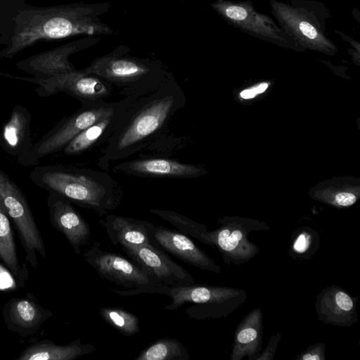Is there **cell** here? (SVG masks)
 I'll use <instances>...</instances> for the list:
<instances>
[{
	"mask_svg": "<svg viewBox=\"0 0 360 360\" xmlns=\"http://www.w3.org/2000/svg\"><path fill=\"white\" fill-rule=\"evenodd\" d=\"M186 102L184 90L170 72L157 89L136 98L122 113L101 150L99 167L108 172L113 163L137 155L170 132L172 117Z\"/></svg>",
	"mask_w": 360,
	"mask_h": 360,
	"instance_id": "obj_1",
	"label": "cell"
},
{
	"mask_svg": "<svg viewBox=\"0 0 360 360\" xmlns=\"http://www.w3.org/2000/svg\"><path fill=\"white\" fill-rule=\"evenodd\" d=\"M110 6L108 3H77L22 12L16 18L11 43L0 52V58H11L41 39L112 34L113 30L100 18Z\"/></svg>",
	"mask_w": 360,
	"mask_h": 360,
	"instance_id": "obj_2",
	"label": "cell"
},
{
	"mask_svg": "<svg viewBox=\"0 0 360 360\" xmlns=\"http://www.w3.org/2000/svg\"><path fill=\"white\" fill-rule=\"evenodd\" d=\"M29 178L37 186L90 210L100 217L115 210L123 197L122 187L107 171L84 165L36 166Z\"/></svg>",
	"mask_w": 360,
	"mask_h": 360,
	"instance_id": "obj_3",
	"label": "cell"
},
{
	"mask_svg": "<svg viewBox=\"0 0 360 360\" xmlns=\"http://www.w3.org/2000/svg\"><path fill=\"white\" fill-rule=\"evenodd\" d=\"M119 46L97 58L82 70L120 89L124 96H141L157 89L170 74L160 61L129 54Z\"/></svg>",
	"mask_w": 360,
	"mask_h": 360,
	"instance_id": "obj_4",
	"label": "cell"
},
{
	"mask_svg": "<svg viewBox=\"0 0 360 360\" xmlns=\"http://www.w3.org/2000/svg\"><path fill=\"white\" fill-rule=\"evenodd\" d=\"M271 12L278 25L304 49L333 55L338 47L326 32L327 11L316 1H270Z\"/></svg>",
	"mask_w": 360,
	"mask_h": 360,
	"instance_id": "obj_5",
	"label": "cell"
},
{
	"mask_svg": "<svg viewBox=\"0 0 360 360\" xmlns=\"http://www.w3.org/2000/svg\"><path fill=\"white\" fill-rule=\"evenodd\" d=\"M166 295L171 297L172 302L165 309L174 311L186 303L194 304L185 312L197 320L225 318L248 298V292L244 290L195 283L169 286Z\"/></svg>",
	"mask_w": 360,
	"mask_h": 360,
	"instance_id": "obj_6",
	"label": "cell"
},
{
	"mask_svg": "<svg viewBox=\"0 0 360 360\" xmlns=\"http://www.w3.org/2000/svg\"><path fill=\"white\" fill-rule=\"evenodd\" d=\"M83 257L102 278L128 289H112L113 293L131 296L141 293L165 295L167 291L168 285L160 282L131 259L116 252L103 250L98 242H94L84 252Z\"/></svg>",
	"mask_w": 360,
	"mask_h": 360,
	"instance_id": "obj_7",
	"label": "cell"
},
{
	"mask_svg": "<svg viewBox=\"0 0 360 360\" xmlns=\"http://www.w3.org/2000/svg\"><path fill=\"white\" fill-rule=\"evenodd\" d=\"M123 98L103 105L81 108L74 113L63 118L26 153L17 158L22 166H35L39 161L63 149L82 131L115 110Z\"/></svg>",
	"mask_w": 360,
	"mask_h": 360,
	"instance_id": "obj_8",
	"label": "cell"
},
{
	"mask_svg": "<svg viewBox=\"0 0 360 360\" xmlns=\"http://www.w3.org/2000/svg\"><path fill=\"white\" fill-rule=\"evenodd\" d=\"M0 200L18 232L25 252L26 261L34 269H37V253L45 259L47 258L45 244L26 195L15 182L1 169Z\"/></svg>",
	"mask_w": 360,
	"mask_h": 360,
	"instance_id": "obj_9",
	"label": "cell"
},
{
	"mask_svg": "<svg viewBox=\"0 0 360 360\" xmlns=\"http://www.w3.org/2000/svg\"><path fill=\"white\" fill-rule=\"evenodd\" d=\"M211 7L229 24L261 40L297 51H304L271 18L257 11L252 2L217 0Z\"/></svg>",
	"mask_w": 360,
	"mask_h": 360,
	"instance_id": "obj_10",
	"label": "cell"
},
{
	"mask_svg": "<svg viewBox=\"0 0 360 360\" xmlns=\"http://www.w3.org/2000/svg\"><path fill=\"white\" fill-rule=\"evenodd\" d=\"M219 223V228L207 232V245L216 248L229 265L244 264L258 255L259 248L249 240V235L270 229L261 221L240 217H224Z\"/></svg>",
	"mask_w": 360,
	"mask_h": 360,
	"instance_id": "obj_11",
	"label": "cell"
},
{
	"mask_svg": "<svg viewBox=\"0 0 360 360\" xmlns=\"http://www.w3.org/2000/svg\"><path fill=\"white\" fill-rule=\"evenodd\" d=\"M10 76V75H9ZM34 83V89L41 97H47L62 92L78 100L82 108L104 104L112 96L113 86L106 81L82 70H75L49 79L24 78L10 76Z\"/></svg>",
	"mask_w": 360,
	"mask_h": 360,
	"instance_id": "obj_12",
	"label": "cell"
},
{
	"mask_svg": "<svg viewBox=\"0 0 360 360\" xmlns=\"http://www.w3.org/2000/svg\"><path fill=\"white\" fill-rule=\"evenodd\" d=\"M128 176L153 179H190L199 176L203 169L174 157L136 155L113 163L109 171Z\"/></svg>",
	"mask_w": 360,
	"mask_h": 360,
	"instance_id": "obj_13",
	"label": "cell"
},
{
	"mask_svg": "<svg viewBox=\"0 0 360 360\" xmlns=\"http://www.w3.org/2000/svg\"><path fill=\"white\" fill-rule=\"evenodd\" d=\"M121 248L131 261L168 286L195 283L185 268L152 243Z\"/></svg>",
	"mask_w": 360,
	"mask_h": 360,
	"instance_id": "obj_14",
	"label": "cell"
},
{
	"mask_svg": "<svg viewBox=\"0 0 360 360\" xmlns=\"http://www.w3.org/2000/svg\"><path fill=\"white\" fill-rule=\"evenodd\" d=\"M99 38L86 37L45 51L16 63V67L35 78L45 79L76 70L70 55L94 45Z\"/></svg>",
	"mask_w": 360,
	"mask_h": 360,
	"instance_id": "obj_15",
	"label": "cell"
},
{
	"mask_svg": "<svg viewBox=\"0 0 360 360\" xmlns=\"http://www.w3.org/2000/svg\"><path fill=\"white\" fill-rule=\"evenodd\" d=\"M150 238L153 245L191 266L217 274L221 272L220 266L181 232L152 223Z\"/></svg>",
	"mask_w": 360,
	"mask_h": 360,
	"instance_id": "obj_16",
	"label": "cell"
},
{
	"mask_svg": "<svg viewBox=\"0 0 360 360\" xmlns=\"http://www.w3.org/2000/svg\"><path fill=\"white\" fill-rule=\"evenodd\" d=\"M47 206L52 226L61 233L79 255L89 242L91 230L88 223L66 198L49 193Z\"/></svg>",
	"mask_w": 360,
	"mask_h": 360,
	"instance_id": "obj_17",
	"label": "cell"
},
{
	"mask_svg": "<svg viewBox=\"0 0 360 360\" xmlns=\"http://www.w3.org/2000/svg\"><path fill=\"white\" fill-rule=\"evenodd\" d=\"M2 316L6 328L22 338L35 334L53 313L27 292L24 297H12L4 303Z\"/></svg>",
	"mask_w": 360,
	"mask_h": 360,
	"instance_id": "obj_18",
	"label": "cell"
},
{
	"mask_svg": "<svg viewBox=\"0 0 360 360\" xmlns=\"http://www.w3.org/2000/svg\"><path fill=\"white\" fill-rule=\"evenodd\" d=\"M357 301L340 286L326 287L316 296L318 319L328 325L350 327L358 321Z\"/></svg>",
	"mask_w": 360,
	"mask_h": 360,
	"instance_id": "obj_19",
	"label": "cell"
},
{
	"mask_svg": "<svg viewBox=\"0 0 360 360\" xmlns=\"http://www.w3.org/2000/svg\"><path fill=\"white\" fill-rule=\"evenodd\" d=\"M139 96H124L122 103L77 134L62 150L67 156L78 155L105 143L112 134L122 113Z\"/></svg>",
	"mask_w": 360,
	"mask_h": 360,
	"instance_id": "obj_20",
	"label": "cell"
},
{
	"mask_svg": "<svg viewBox=\"0 0 360 360\" xmlns=\"http://www.w3.org/2000/svg\"><path fill=\"white\" fill-rule=\"evenodd\" d=\"M32 115L22 105H16L0 129V147L8 155L18 158L33 146Z\"/></svg>",
	"mask_w": 360,
	"mask_h": 360,
	"instance_id": "obj_21",
	"label": "cell"
},
{
	"mask_svg": "<svg viewBox=\"0 0 360 360\" xmlns=\"http://www.w3.org/2000/svg\"><path fill=\"white\" fill-rule=\"evenodd\" d=\"M263 314L259 308L250 311L238 325L231 360H257L262 350Z\"/></svg>",
	"mask_w": 360,
	"mask_h": 360,
	"instance_id": "obj_22",
	"label": "cell"
},
{
	"mask_svg": "<svg viewBox=\"0 0 360 360\" xmlns=\"http://www.w3.org/2000/svg\"><path fill=\"white\" fill-rule=\"evenodd\" d=\"M101 218L99 223L105 227L108 237L113 245L124 247L151 243V222L111 213Z\"/></svg>",
	"mask_w": 360,
	"mask_h": 360,
	"instance_id": "obj_23",
	"label": "cell"
},
{
	"mask_svg": "<svg viewBox=\"0 0 360 360\" xmlns=\"http://www.w3.org/2000/svg\"><path fill=\"white\" fill-rule=\"evenodd\" d=\"M92 344L82 343L80 339L64 345L44 340L34 342L26 347L16 358L17 360H73L93 352Z\"/></svg>",
	"mask_w": 360,
	"mask_h": 360,
	"instance_id": "obj_24",
	"label": "cell"
},
{
	"mask_svg": "<svg viewBox=\"0 0 360 360\" xmlns=\"http://www.w3.org/2000/svg\"><path fill=\"white\" fill-rule=\"evenodd\" d=\"M0 261L17 274H29L26 264L19 263L11 221L1 200Z\"/></svg>",
	"mask_w": 360,
	"mask_h": 360,
	"instance_id": "obj_25",
	"label": "cell"
},
{
	"mask_svg": "<svg viewBox=\"0 0 360 360\" xmlns=\"http://www.w3.org/2000/svg\"><path fill=\"white\" fill-rule=\"evenodd\" d=\"M187 348L176 338H159L141 351L135 360H188Z\"/></svg>",
	"mask_w": 360,
	"mask_h": 360,
	"instance_id": "obj_26",
	"label": "cell"
},
{
	"mask_svg": "<svg viewBox=\"0 0 360 360\" xmlns=\"http://www.w3.org/2000/svg\"><path fill=\"white\" fill-rule=\"evenodd\" d=\"M288 254L294 259H309L320 248V236L311 227L297 228L292 233Z\"/></svg>",
	"mask_w": 360,
	"mask_h": 360,
	"instance_id": "obj_27",
	"label": "cell"
},
{
	"mask_svg": "<svg viewBox=\"0 0 360 360\" xmlns=\"http://www.w3.org/2000/svg\"><path fill=\"white\" fill-rule=\"evenodd\" d=\"M149 212L174 226L181 233L196 238L207 245V229L204 224H200L186 216L174 211L149 209Z\"/></svg>",
	"mask_w": 360,
	"mask_h": 360,
	"instance_id": "obj_28",
	"label": "cell"
},
{
	"mask_svg": "<svg viewBox=\"0 0 360 360\" xmlns=\"http://www.w3.org/2000/svg\"><path fill=\"white\" fill-rule=\"evenodd\" d=\"M99 314L107 323L124 336H133L140 330L138 316L124 308L104 307L100 309Z\"/></svg>",
	"mask_w": 360,
	"mask_h": 360,
	"instance_id": "obj_29",
	"label": "cell"
},
{
	"mask_svg": "<svg viewBox=\"0 0 360 360\" xmlns=\"http://www.w3.org/2000/svg\"><path fill=\"white\" fill-rule=\"evenodd\" d=\"M29 274L19 275L3 263H0V291L11 292L23 288L28 281Z\"/></svg>",
	"mask_w": 360,
	"mask_h": 360,
	"instance_id": "obj_30",
	"label": "cell"
},
{
	"mask_svg": "<svg viewBox=\"0 0 360 360\" xmlns=\"http://www.w3.org/2000/svg\"><path fill=\"white\" fill-rule=\"evenodd\" d=\"M295 359L296 360H325L326 345L323 342L314 344L297 354Z\"/></svg>",
	"mask_w": 360,
	"mask_h": 360,
	"instance_id": "obj_31",
	"label": "cell"
},
{
	"mask_svg": "<svg viewBox=\"0 0 360 360\" xmlns=\"http://www.w3.org/2000/svg\"><path fill=\"white\" fill-rule=\"evenodd\" d=\"M281 338L282 335L281 333H274L270 338L266 347L262 350L257 360H273Z\"/></svg>",
	"mask_w": 360,
	"mask_h": 360,
	"instance_id": "obj_32",
	"label": "cell"
},
{
	"mask_svg": "<svg viewBox=\"0 0 360 360\" xmlns=\"http://www.w3.org/2000/svg\"><path fill=\"white\" fill-rule=\"evenodd\" d=\"M356 201V196L349 192H340L337 193L333 200L335 205L340 207H349L354 204Z\"/></svg>",
	"mask_w": 360,
	"mask_h": 360,
	"instance_id": "obj_33",
	"label": "cell"
},
{
	"mask_svg": "<svg viewBox=\"0 0 360 360\" xmlns=\"http://www.w3.org/2000/svg\"><path fill=\"white\" fill-rule=\"evenodd\" d=\"M268 84L262 82L257 86L242 91L240 94V96L244 99H249L255 97L259 94L263 93L268 88Z\"/></svg>",
	"mask_w": 360,
	"mask_h": 360,
	"instance_id": "obj_34",
	"label": "cell"
}]
</instances>
